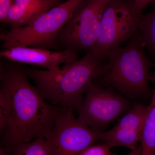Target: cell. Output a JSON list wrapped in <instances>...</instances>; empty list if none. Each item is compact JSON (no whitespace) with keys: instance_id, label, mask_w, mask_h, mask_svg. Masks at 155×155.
<instances>
[{"instance_id":"obj_7","label":"cell","mask_w":155,"mask_h":155,"mask_svg":"<svg viewBox=\"0 0 155 155\" xmlns=\"http://www.w3.org/2000/svg\"><path fill=\"white\" fill-rule=\"evenodd\" d=\"M73 110L62 107L51 133L50 155H79L89 147L101 140V133L76 118Z\"/></svg>"},{"instance_id":"obj_12","label":"cell","mask_w":155,"mask_h":155,"mask_svg":"<svg viewBox=\"0 0 155 155\" xmlns=\"http://www.w3.org/2000/svg\"><path fill=\"white\" fill-rule=\"evenodd\" d=\"M140 142L141 155H155V88L147 108Z\"/></svg>"},{"instance_id":"obj_19","label":"cell","mask_w":155,"mask_h":155,"mask_svg":"<svg viewBox=\"0 0 155 155\" xmlns=\"http://www.w3.org/2000/svg\"><path fill=\"white\" fill-rule=\"evenodd\" d=\"M142 147L141 144L138 145L135 149L132 150L128 155H141Z\"/></svg>"},{"instance_id":"obj_17","label":"cell","mask_w":155,"mask_h":155,"mask_svg":"<svg viewBox=\"0 0 155 155\" xmlns=\"http://www.w3.org/2000/svg\"><path fill=\"white\" fill-rule=\"evenodd\" d=\"M14 0H0V21L6 24L9 12Z\"/></svg>"},{"instance_id":"obj_15","label":"cell","mask_w":155,"mask_h":155,"mask_svg":"<svg viewBox=\"0 0 155 155\" xmlns=\"http://www.w3.org/2000/svg\"><path fill=\"white\" fill-rule=\"evenodd\" d=\"M11 112L10 97L5 89H0V133L2 134L8 126Z\"/></svg>"},{"instance_id":"obj_5","label":"cell","mask_w":155,"mask_h":155,"mask_svg":"<svg viewBox=\"0 0 155 155\" xmlns=\"http://www.w3.org/2000/svg\"><path fill=\"white\" fill-rule=\"evenodd\" d=\"M141 12L134 0H109L103 13L98 37L90 51L98 59L105 60L108 54L137 32Z\"/></svg>"},{"instance_id":"obj_21","label":"cell","mask_w":155,"mask_h":155,"mask_svg":"<svg viewBox=\"0 0 155 155\" xmlns=\"http://www.w3.org/2000/svg\"><path fill=\"white\" fill-rule=\"evenodd\" d=\"M60 1H62V0H60Z\"/></svg>"},{"instance_id":"obj_10","label":"cell","mask_w":155,"mask_h":155,"mask_svg":"<svg viewBox=\"0 0 155 155\" xmlns=\"http://www.w3.org/2000/svg\"><path fill=\"white\" fill-rule=\"evenodd\" d=\"M147 107L137 104L117 122L113 128L101 133V140L110 147H125L135 149L140 142Z\"/></svg>"},{"instance_id":"obj_8","label":"cell","mask_w":155,"mask_h":155,"mask_svg":"<svg viewBox=\"0 0 155 155\" xmlns=\"http://www.w3.org/2000/svg\"><path fill=\"white\" fill-rule=\"evenodd\" d=\"M130 104L125 97L110 89L102 88L93 82L89 84L77 109L78 119L98 132L127 112Z\"/></svg>"},{"instance_id":"obj_18","label":"cell","mask_w":155,"mask_h":155,"mask_svg":"<svg viewBox=\"0 0 155 155\" xmlns=\"http://www.w3.org/2000/svg\"><path fill=\"white\" fill-rule=\"evenodd\" d=\"M154 1L155 0H134V7L137 11L142 12L147 5Z\"/></svg>"},{"instance_id":"obj_20","label":"cell","mask_w":155,"mask_h":155,"mask_svg":"<svg viewBox=\"0 0 155 155\" xmlns=\"http://www.w3.org/2000/svg\"><path fill=\"white\" fill-rule=\"evenodd\" d=\"M0 155H11L10 153L4 148L0 149Z\"/></svg>"},{"instance_id":"obj_16","label":"cell","mask_w":155,"mask_h":155,"mask_svg":"<svg viewBox=\"0 0 155 155\" xmlns=\"http://www.w3.org/2000/svg\"><path fill=\"white\" fill-rule=\"evenodd\" d=\"M110 148L104 143L94 144L84 150L79 155H112Z\"/></svg>"},{"instance_id":"obj_14","label":"cell","mask_w":155,"mask_h":155,"mask_svg":"<svg viewBox=\"0 0 155 155\" xmlns=\"http://www.w3.org/2000/svg\"><path fill=\"white\" fill-rule=\"evenodd\" d=\"M49 143L47 139L38 138L27 143L17 144L11 155H50Z\"/></svg>"},{"instance_id":"obj_4","label":"cell","mask_w":155,"mask_h":155,"mask_svg":"<svg viewBox=\"0 0 155 155\" xmlns=\"http://www.w3.org/2000/svg\"><path fill=\"white\" fill-rule=\"evenodd\" d=\"M82 0H67L40 15L30 24L2 32L4 49L16 46L47 49L57 43L59 33Z\"/></svg>"},{"instance_id":"obj_6","label":"cell","mask_w":155,"mask_h":155,"mask_svg":"<svg viewBox=\"0 0 155 155\" xmlns=\"http://www.w3.org/2000/svg\"><path fill=\"white\" fill-rule=\"evenodd\" d=\"M109 0H82L62 28L58 40L65 49L90 51L99 35L103 13Z\"/></svg>"},{"instance_id":"obj_11","label":"cell","mask_w":155,"mask_h":155,"mask_svg":"<svg viewBox=\"0 0 155 155\" xmlns=\"http://www.w3.org/2000/svg\"><path fill=\"white\" fill-rule=\"evenodd\" d=\"M61 3L60 0H14L6 24L11 28L23 27Z\"/></svg>"},{"instance_id":"obj_9","label":"cell","mask_w":155,"mask_h":155,"mask_svg":"<svg viewBox=\"0 0 155 155\" xmlns=\"http://www.w3.org/2000/svg\"><path fill=\"white\" fill-rule=\"evenodd\" d=\"M1 58L12 63L28 64L43 67L52 72L58 71L62 64H69L77 60L75 50L65 49L62 51H53L47 49L16 46L4 49L0 52Z\"/></svg>"},{"instance_id":"obj_13","label":"cell","mask_w":155,"mask_h":155,"mask_svg":"<svg viewBox=\"0 0 155 155\" xmlns=\"http://www.w3.org/2000/svg\"><path fill=\"white\" fill-rule=\"evenodd\" d=\"M138 31L143 45L155 62V3L149 13L142 15Z\"/></svg>"},{"instance_id":"obj_1","label":"cell","mask_w":155,"mask_h":155,"mask_svg":"<svg viewBox=\"0 0 155 155\" xmlns=\"http://www.w3.org/2000/svg\"><path fill=\"white\" fill-rule=\"evenodd\" d=\"M1 87L11 101L8 126L2 135V147L11 155L19 143L47 139L62 107L48 103L28 80L25 68L17 63L1 66Z\"/></svg>"},{"instance_id":"obj_2","label":"cell","mask_w":155,"mask_h":155,"mask_svg":"<svg viewBox=\"0 0 155 155\" xmlns=\"http://www.w3.org/2000/svg\"><path fill=\"white\" fill-rule=\"evenodd\" d=\"M106 60L98 59L92 53L57 71L25 68L28 78L46 101L54 105L77 109L83 101L89 84L104 74Z\"/></svg>"},{"instance_id":"obj_3","label":"cell","mask_w":155,"mask_h":155,"mask_svg":"<svg viewBox=\"0 0 155 155\" xmlns=\"http://www.w3.org/2000/svg\"><path fill=\"white\" fill-rule=\"evenodd\" d=\"M138 31L127 45L112 51L106 58L104 74L96 80L111 86L129 98L148 96L149 75L152 64L144 51Z\"/></svg>"}]
</instances>
